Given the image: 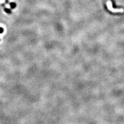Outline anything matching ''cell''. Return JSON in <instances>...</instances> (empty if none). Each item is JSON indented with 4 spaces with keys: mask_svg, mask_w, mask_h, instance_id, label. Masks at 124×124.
<instances>
[{
    "mask_svg": "<svg viewBox=\"0 0 124 124\" xmlns=\"http://www.w3.org/2000/svg\"><path fill=\"white\" fill-rule=\"evenodd\" d=\"M107 7L108 10L112 12L113 13H124V9L123 8H117V9H114L113 8V4L112 2L110 0H108L106 2Z\"/></svg>",
    "mask_w": 124,
    "mask_h": 124,
    "instance_id": "obj_1",
    "label": "cell"
}]
</instances>
